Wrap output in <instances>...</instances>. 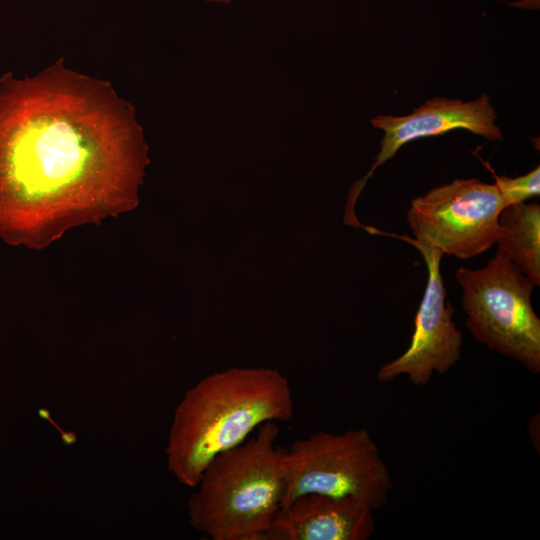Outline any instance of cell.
<instances>
[{"label": "cell", "instance_id": "7a4b0ae2", "mask_svg": "<svg viewBox=\"0 0 540 540\" xmlns=\"http://www.w3.org/2000/svg\"><path fill=\"white\" fill-rule=\"evenodd\" d=\"M294 403L277 369L230 368L206 376L175 409L166 448L169 470L195 487L209 462L267 421H287Z\"/></svg>", "mask_w": 540, "mask_h": 540}, {"label": "cell", "instance_id": "6da1fadb", "mask_svg": "<svg viewBox=\"0 0 540 540\" xmlns=\"http://www.w3.org/2000/svg\"><path fill=\"white\" fill-rule=\"evenodd\" d=\"M149 164L135 108L58 59L0 76V238L40 250L133 210Z\"/></svg>", "mask_w": 540, "mask_h": 540}, {"label": "cell", "instance_id": "30bf717a", "mask_svg": "<svg viewBox=\"0 0 540 540\" xmlns=\"http://www.w3.org/2000/svg\"><path fill=\"white\" fill-rule=\"evenodd\" d=\"M498 249L535 286L540 285V206L524 202L504 207L499 215Z\"/></svg>", "mask_w": 540, "mask_h": 540}, {"label": "cell", "instance_id": "277c9868", "mask_svg": "<svg viewBox=\"0 0 540 540\" xmlns=\"http://www.w3.org/2000/svg\"><path fill=\"white\" fill-rule=\"evenodd\" d=\"M455 278L473 337L539 374L540 319L531 304V280L499 249L484 268L460 267Z\"/></svg>", "mask_w": 540, "mask_h": 540}, {"label": "cell", "instance_id": "8fae6325", "mask_svg": "<svg viewBox=\"0 0 540 540\" xmlns=\"http://www.w3.org/2000/svg\"><path fill=\"white\" fill-rule=\"evenodd\" d=\"M495 184L502 195L505 207L524 202L540 194V167L537 166L529 173L517 178L496 177Z\"/></svg>", "mask_w": 540, "mask_h": 540}, {"label": "cell", "instance_id": "5b68a950", "mask_svg": "<svg viewBox=\"0 0 540 540\" xmlns=\"http://www.w3.org/2000/svg\"><path fill=\"white\" fill-rule=\"evenodd\" d=\"M285 493L281 508L306 493L352 497L372 511L383 507L392 478L366 429L335 434L318 431L286 449Z\"/></svg>", "mask_w": 540, "mask_h": 540}, {"label": "cell", "instance_id": "9c48e42d", "mask_svg": "<svg viewBox=\"0 0 540 540\" xmlns=\"http://www.w3.org/2000/svg\"><path fill=\"white\" fill-rule=\"evenodd\" d=\"M373 511L352 497L306 493L281 508L263 540H367Z\"/></svg>", "mask_w": 540, "mask_h": 540}, {"label": "cell", "instance_id": "52a82bcc", "mask_svg": "<svg viewBox=\"0 0 540 540\" xmlns=\"http://www.w3.org/2000/svg\"><path fill=\"white\" fill-rule=\"evenodd\" d=\"M422 254L427 270L426 290L414 321V331L407 350L384 364L376 378L381 383L407 375L415 386L429 383L434 373L443 375L461 358L462 334L452 320L454 308L446 301L447 292L440 272L444 255L426 242L406 238Z\"/></svg>", "mask_w": 540, "mask_h": 540}, {"label": "cell", "instance_id": "7c38bea8", "mask_svg": "<svg viewBox=\"0 0 540 540\" xmlns=\"http://www.w3.org/2000/svg\"><path fill=\"white\" fill-rule=\"evenodd\" d=\"M540 422H539V414L537 415H534L533 417H531L527 423V428H528V434H529V437L535 447V449H537V452L539 453V425Z\"/></svg>", "mask_w": 540, "mask_h": 540}, {"label": "cell", "instance_id": "ba28073f", "mask_svg": "<svg viewBox=\"0 0 540 540\" xmlns=\"http://www.w3.org/2000/svg\"><path fill=\"white\" fill-rule=\"evenodd\" d=\"M496 112L489 96L483 93L469 102L460 99L434 98L406 116L379 115L372 125L384 131L376 161L362 182L375 168L394 157L406 143L427 136L444 134L462 128L491 141L502 139V132L495 124Z\"/></svg>", "mask_w": 540, "mask_h": 540}, {"label": "cell", "instance_id": "3957f363", "mask_svg": "<svg viewBox=\"0 0 540 540\" xmlns=\"http://www.w3.org/2000/svg\"><path fill=\"white\" fill-rule=\"evenodd\" d=\"M277 421L259 426L247 442L216 455L188 501L192 527L212 540H263L281 509L286 449Z\"/></svg>", "mask_w": 540, "mask_h": 540}, {"label": "cell", "instance_id": "4fadbf2b", "mask_svg": "<svg viewBox=\"0 0 540 540\" xmlns=\"http://www.w3.org/2000/svg\"><path fill=\"white\" fill-rule=\"evenodd\" d=\"M203 1H206V2H209V3H216V4H230L234 0H203Z\"/></svg>", "mask_w": 540, "mask_h": 540}, {"label": "cell", "instance_id": "8992f818", "mask_svg": "<svg viewBox=\"0 0 540 540\" xmlns=\"http://www.w3.org/2000/svg\"><path fill=\"white\" fill-rule=\"evenodd\" d=\"M504 207L496 184L455 179L414 198L407 221L415 240L443 254L469 259L496 243Z\"/></svg>", "mask_w": 540, "mask_h": 540}]
</instances>
